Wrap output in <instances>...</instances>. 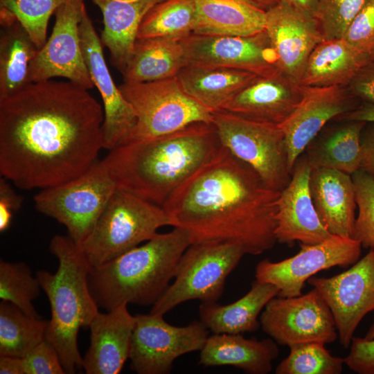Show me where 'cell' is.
Returning a JSON list of instances; mask_svg holds the SVG:
<instances>
[{
	"instance_id": "obj_1",
	"label": "cell",
	"mask_w": 374,
	"mask_h": 374,
	"mask_svg": "<svg viewBox=\"0 0 374 374\" xmlns=\"http://www.w3.org/2000/svg\"><path fill=\"white\" fill-rule=\"evenodd\" d=\"M104 112L71 81L32 82L0 100V173L25 190L44 189L88 170L103 148Z\"/></svg>"
},
{
	"instance_id": "obj_2",
	"label": "cell",
	"mask_w": 374,
	"mask_h": 374,
	"mask_svg": "<svg viewBox=\"0 0 374 374\" xmlns=\"http://www.w3.org/2000/svg\"><path fill=\"white\" fill-rule=\"evenodd\" d=\"M280 193L221 145L162 208L171 226L183 230L190 244L231 242L240 245L246 254L259 255L276 242Z\"/></svg>"
},
{
	"instance_id": "obj_3",
	"label": "cell",
	"mask_w": 374,
	"mask_h": 374,
	"mask_svg": "<svg viewBox=\"0 0 374 374\" xmlns=\"http://www.w3.org/2000/svg\"><path fill=\"white\" fill-rule=\"evenodd\" d=\"M221 146L212 123H195L152 139L122 144L103 159L118 188L162 206Z\"/></svg>"
},
{
	"instance_id": "obj_4",
	"label": "cell",
	"mask_w": 374,
	"mask_h": 374,
	"mask_svg": "<svg viewBox=\"0 0 374 374\" xmlns=\"http://www.w3.org/2000/svg\"><path fill=\"white\" fill-rule=\"evenodd\" d=\"M190 245L187 234L174 227L114 259L91 267L89 287L98 307L154 305L175 277L179 261Z\"/></svg>"
},
{
	"instance_id": "obj_5",
	"label": "cell",
	"mask_w": 374,
	"mask_h": 374,
	"mask_svg": "<svg viewBox=\"0 0 374 374\" xmlns=\"http://www.w3.org/2000/svg\"><path fill=\"white\" fill-rule=\"evenodd\" d=\"M49 250L57 260V270L36 273L51 306L46 340L57 350L66 373L73 374L82 368L79 330L89 328L99 312L89 287L91 267L80 246L69 235L53 236Z\"/></svg>"
},
{
	"instance_id": "obj_6",
	"label": "cell",
	"mask_w": 374,
	"mask_h": 374,
	"mask_svg": "<svg viewBox=\"0 0 374 374\" xmlns=\"http://www.w3.org/2000/svg\"><path fill=\"white\" fill-rule=\"evenodd\" d=\"M171 226L162 206L118 188L80 245L91 267L109 262Z\"/></svg>"
},
{
	"instance_id": "obj_7",
	"label": "cell",
	"mask_w": 374,
	"mask_h": 374,
	"mask_svg": "<svg viewBox=\"0 0 374 374\" xmlns=\"http://www.w3.org/2000/svg\"><path fill=\"white\" fill-rule=\"evenodd\" d=\"M118 87L136 116L134 127L120 145L157 138L195 123H212L213 112L186 93L176 76L123 82Z\"/></svg>"
},
{
	"instance_id": "obj_8",
	"label": "cell",
	"mask_w": 374,
	"mask_h": 374,
	"mask_svg": "<svg viewBox=\"0 0 374 374\" xmlns=\"http://www.w3.org/2000/svg\"><path fill=\"white\" fill-rule=\"evenodd\" d=\"M117 189L105 162L97 160L80 175L42 189L34 202L39 212L63 224L68 235L80 245Z\"/></svg>"
},
{
	"instance_id": "obj_9",
	"label": "cell",
	"mask_w": 374,
	"mask_h": 374,
	"mask_svg": "<svg viewBox=\"0 0 374 374\" xmlns=\"http://www.w3.org/2000/svg\"><path fill=\"white\" fill-rule=\"evenodd\" d=\"M221 145L250 166L270 188L281 191L292 178L284 132L279 125L213 112Z\"/></svg>"
},
{
	"instance_id": "obj_10",
	"label": "cell",
	"mask_w": 374,
	"mask_h": 374,
	"mask_svg": "<svg viewBox=\"0 0 374 374\" xmlns=\"http://www.w3.org/2000/svg\"><path fill=\"white\" fill-rule=\"evenodd\" d=\"M244 254L240 245L231 242L190 244L179 261L174 282L153 305L150 313L164 315L190 300L217 301L226 278Z\"/></svg>"
},
{
	"instance_id": "obj_11",
	"label": "cell",
	"mask_w": 374,
	"mask_h": 374,
	"mask_svg": "<svg viewBox=\"0 0 374 374\" xmlns=\"http://www.w3.org/2000/svg\"><path fill=\"white\" fill-rule=\"evenodd\" d=\"M163 316H136L129 359L131 368L139 374L169 373L177 358L200 351L208 337L209 330L200 321L176 326Z\"/></svg>"
},
{
	"instance_id": "obj_12",
	"label": "cell",
	"mask_w": 374,
	"mask_h": 374,
	"mask_svg": "<svg viewBox=\"0 0 374 374\" xmlns=\"http://www.w3.org/2000/svg\"><path fill=\"white\" fill-rule=\"evenodd\" d=\"M277 296L266 304L259 321L264 332L278 344H326L337 339L332 313L316 288L297 296Z\"/></svg>"
},
{
	"instance_id": "obj_13",
	"label": "cell",
	"mask_w": 374,
	"mask_h": 374,
	"mask_svg": "<svg viewBox=\"0 0 374 374\" xmlns=\"http://www.w3.org/2000/svg\"><path fill=\"white\" fill-rule=\"evenodd\" d=\"M362 247L353 238L335 235L317 244L300 243L299 252L292 257L278 262L260 261L255 269V278L276 286L278 296H300L305 282L317 273L355 264L359 259Z\"/></svg>"
},
{
	"instance_id": "obj_14",
	"label": "cell",
	"mask_w": 374,
	"mask_h": 374,
	"mask_svg": "<svg viewBox=\"0 0 374 374\" xmlns=\"http://www.w3.org/2000/svg\"><path fill=\"white\" fill-rule=\"evenodd\" d=\"M85 8L84 0H67L57 8L52 33L30 64L29 83L61 77L87 89L95 86L80 45L79 26Z\"/></svg>"
},
{
	"instance_id": "obj_15",
	"label": "cell",
	"mask_w": 374,
	"mask_h": 374,
	"mask_svg": "<svg viewBox=\"0 0 374 374\" xmlns=\"http://www.w3.org/2000/svg\"><path fill=\"white\" fill-rule=\"evenodd\" d=\"M308 283L329 306L341 345L349 347L359 323L374 311V248L348 270L331 277L313 276Z\"/></svg>"
},
{
	"instance_id": "obj_16",
	"label": "cell",
	"mask_w": 374,
	"mask_h": 374,
	"mask_svg": "<svg viewBox=\"0 0 374 374\" xmlns=\"http://www.w3.org/2000/svg\"><path fill=\"white\" fill-rule=\"evenodd\" d=\"M181 42L187 63L226 66L257 75L279 71L276 54L265 30L247 36L192 33Z\"/></svg>"
},
{
	"instance_id": "obj_17",
	"label": "cell",
	"mask_w": 374,
	"mask_h": 374,
	"mask_svg": "<svg viewBox=\"0 0 374 374\" xmlns=\"http://www.w3.org/2000/svg\"><path fill=\"white\" fill-rule=\"evenodd\" d=\"M79 32L86 65L103 100V148L111 150L128 136L136 123L135 113L111 75L105 62L103 45L86 8L80 23Z\"/></svg>"
},
{
	"instance_id": "obj_18",
	"label": "cell",
	"mask_w": 374,
	"mask_h": 374,
	"mask_svg": "<svg viewBox=\"0 0 374 374\" xmlns=\"http://www.w3.org/2000/svg\"><path fill=\"white\" fill-rule=\"evenodd\" d=\"M265 31L278 70L299 83L311 53L325 40L317 19L288 1L280 0L266 10Z\"/></svg>"
},
{
	"instance_id": "obj_19",
	"label": "cell",
	"mask_w": 374,
	"mask_h": 374,
	"mask_svg": "<svg viewBox=\"0 0 374 374\" xmlns=\"http://www.w3.org/2000/svg\"><path fill=\"white\" fill-rule=\"evenodd\" d=\"M301 87L300 103L290 117L279 125L285 134L292 172L297 159L328 121L361 104L344 87Z\"/></svg>"
},
{
	"instance_id": "obj_20",
	"label": "cell",
	"mask_w": 374,
	"mask_h": 374,
	"mask_svg": "<svg viewBox=\"0 0 374 374\" xmlns=\"http://www.w3.org/2000/svg\"><path fill=\"white\" fill-rule=\"evenodd\" d=\"M311 170L306 154H302L294 163L290 181L280 193L274 235L280 244H313L333 235L321 223L313 204L310 190Z\"/></svg>"
},
{
	"instance_id": "obj_21",
	"label": "cell",
	"mask_w": 374,
	"mask_h": 374,
	"mask_svg": "<svg viewBox=\"0 0 374 374\" xmlns=\"http://www.w3.org/2000/svg\"><path fill=\"white\" fill-rule=\"evenodd\" d=\"M301 98V85L277 71L256 76L222 109L247 118L280 125L293 113Z\"/></svg>"
},
{
	"instance_id": "obj_22",
	"label": "cell",
	"mask_w": 374,
	"mask_h": 374,
	"mask_svg": "<svg viewBox=\"0 0 374 374\" xmlns=\"http://www.w3.org/2000/svg\"><path fill=\"white\" fill-rule=\"evenodd\" d=\"M122 305L96 314L91 322L90 345L82 357L87 374L119 373L129 358L136 316Z\"/></svg>"
},
{
	"instance_id": "obj_23",
	"label": "cell",
	"mask_w": 374,
	"mask_h": 374,
	"mask_svg": "<svg viewBox=\"0 0 374 374\" xmlns=\"http://www.w3.org/2000/svg\"><path fill=\"white\" fill-rule=\"evenodd\" d=\"M310 190L317 215L332 235L353 238L357 204L352 176L328 168H312Z\"/></svg>"
},
{
	"instance_id": "obj_24",
	"label": "cell",
	"mask_w": 374,
	"mask_h": 374,
	"mask_svg": "<svg viewBox=\"0 0 374 374\" xmlns=\"http://www.w3.org/2000/svg\"><path fill=\"white\" fill-rule=\"evenodd\" d=\"M279 355L278 344L270 338L247 339L241 334H213L200 350L202 366H234L250 374H267Z\"/></svg>"
},
{
	"instance_id": "obj_25",
	"label": "cell",
	"mask_w": 374,
	"mask_h": 374,
	"mask_svg": "<svg viewBox=\"0 0 374 374\" xmlns=\"http://www.w3.org/2000/svg\"><path fill=\"white\" fill-rule=\"evenodd\" d=\"M91 1L102 12L101 42L109 51L112 65L122 73L132 53L144 17L163 0Z\"/></svg>"
},
{
	"instance_id": "obj_26",
	"label": "cell",
	"mask_w": 374,
	"mask_h": 374,
	"mask_svg": "<svg viewBox=\"0 0 374 374\" xmlns=\"http://www.w3.org/2000/svg\"><path fill=\"white\" fill-rule=\"evenodd\" d=\"M257 75L217 65L187 63L177 75L186 93L210 109L224 106Z\"/></svg>"
},
{
	"instance_id": "obj_27",
	"label": "cell",
	"mask_w": 374,
	"mask_h": 374,
	"mask_svg": "<svg viewBox=\"0 0 374 374\" xmlns=\"http://www.w3.org/2000/svg\"><path fill=\"white\" fill-rule=\"evenodd\" d=\"M278 288L254 280L250 290L233 303L221 305L202 302L199 321L213 334H242L255 332L260 326L258 318L266 304L277 296Z\"/></svg>"
},
{
	"instance_id": "obj_28",
	"label": "cell",
	"mask_w": 374,
	"mask_h": 374,
	"mask_svg": "<svg viewBox=\"0 0 374 374\" xmlns=\"http://www.w3.org/2000/svg\"><path fill=\"white\" fill-rule=\"evenodd\" d=\"M195 34L247 36L265 30L266 10L251 0H194Z\"/></svg>"
},
{
	"instance_id": "obj_29",
	"label": "cell",
	"mask_w": 374,
	"mask_h": 374,
	"mask_svg": "<svg viewBox=\"0 0 374 374\" xmlns=\"http://www.w3.org/2000/svg\"><path fill=\"white\" fill-rule=\"evenodd\" d=\"M368 57L353 49L342 38L323 40L311 53L299 84L305 87H346Z\"/></svg>"
},
{
	"instance_id": "obj_30",
	"label": "cell",
	"mask_w": 374,
	"mask_h": 374,
	"mask_svg": "<svg viewBox=\"0 0 374 374\" xmlns=\"http://www.w3.org/2000/svg\"><path fill=\"white\" fill-rule=\"evenodd\" d=\"M187 64L181 42L163 37L136 39L121 73L124 83H141L177 76Z\"/></svg>"
},
{
	"instance_id": "obj_31",
	"label": "cell",
	"mask_w": 374,
	"mask_h": 374,
	"mask_svg": "<svg viewBox=\"0 0 374 374\" xmlns=\"http://www.w3.org/2000/svg\"><path fill=\"white\" fill-rule=\"evenodd\" d=\"M366 124L348 121L321 138L314 139L305 150L312 168L334 169L350 175L359 170L361 136Z\"/></svg>"
},
{
	"instance_id": "obj_32",
	"label": "cell",
	"mask_w": 374,
	"mask_h": 374,
	"mask_svg": "<svg viewBox=\"0 0 374 374\" xmlns=\"http://www.w3.org/2000/svg\"><path fill=\"white\" fill-rule=\"evenodd\" d=\"M39 50L18 21L3 27L0 37V100L30 84V66Z\"/></svg>"
},
{
	"instance_id": "obj_33",
	"label": "cell",
	"mask_w": 374,
	"mask_h": 374,
	"mask_svg": "<svg viewBox=\"0 0 374 374\" xmlns=\"http://www.w3.org/2000/svg\"><path fill=\"white\" fill-rule=\"evenodd\" d=\"M48 321L30 317L14 304L0 303V356L24 357L46 339Z\"/></svg>"
},
{
	"instance_id": "obj_34",
	"label": "cell",
	"mask_w": 374,
	"mask_h": 374,
	"mask_svg": "<svg viewBox=\"0 0 374 374\" xmlns=\"http://www.w3.org/2000/svg\"><path fill=\"white\" fill-rule=\"evenodd\" d=\"M196 20L194 0H163L144 17L137 39L163 37L181 42L193 33Z\"/></svg>"
},
{
	"instance_id": "obj_35",
	"label": "cell",
	"mask_w": 374,
	"mask_h": 374,
	"mask_svg": "<svg viewBox=\"0 0 374 374\" xmlns=\"http://www.w3.org/2000/svg\"><path fill=\"white\" fill-rule=\"evenodd\" d=\"M67 0H0V24L8 26L18 21L39 48L47 40L49 19Z\"/></svg>"
},
{
	"instance_id": "obj_36",
	"label": "cell",
	"mask_w": 374,
	"mask_h": 374,
	"mask_svg": "<svg viewBox=\"0 0 374 374\" xmlns=\"http://www.w3.org/2000/svg\"><path fill=\"white\" fill-rule=\"evenodd\" d=\"M42 287L37 276L23 262L0 261V299L18 307L26 314L40 318L33 306V301L40 294Z\"/></svg>"
},
{
	"instance_id": "obj_37",
	"label": "cell",
	"mask_w": 374,
	"mask_h": 374,
	"mask_svg": "<svg viewBox=\"0 0 374 374\" xmlns=\"http://www.w3.org/2000/svg\"><path fill=\"white\" fill-rule=\"evenodd\" d=\"M289 355L275 370L276 374H339L344 358L332 356L320 342L291 345Z\"/></svg>"
},
{
	"instance_id": "obj_38",
	"label": "cell",
	"mask_w": 374,
	"mask_h": 374,
	"mask_svg": "<svg viewBox=\"0 0 374 374\" xmlns=\"http://www.w3.org/2000/svg\"><path fill=\"white\" fill-rule=\"evenodd\" d=\"M355 201L358 213L353 238L365 249L374 248V176L359 169L353 173Z\"/></svg>"
},
{
	"instance_id": "obj_39",
	"label": "cell",
	"mask_w": 374,
	"mask_h": 374,
	"mask_svg": "<svg viewBox=\"0 0 374 374\" xmlns=\"http://www.w3.org/2000/svg\"><path fill=\"white\" fill-rule=\"evenodd\" d=\"M366 0H318L314 17L325 40L342 38Z\"/></svg>"
},
{
	"instance_id": "obj_40",
	"label": "cell",
	"mask_w": 374,
	"mask_h": 374,
	"mask_svg": "<svg viewBox=\"0 0 374 374\" xmlns=\"http://www.w3.org/2000/svg\"><path fill=\"white\" fill-rule=\"evenodd\" d=\"M342 39L356 52L367 56L374 44V0H366Z\"/></svg>"
},
{
	"instance_id": "obj_41",
	"label": "cell",
	"mask_w": 374,
	"mask_h": 374,
	"mask_svg": "<svg viewBox=\"0 0 374 374\" xmlns=\"http://www.w3.org/2000/svg\"><path fill=\"white\" fill-rule=\"evenodd\" d=\"M24 374H64L55 348L46 339L22 357Z\"/></svg>"
},
{
	"instance_id": "obj_42",
	"label": "cell",
	"mask_w": 374,
	"mask_h": 374,
	"mask_svg": "<svg viewBox=\"0 0 374 374\" xmlns=\"http://www.w3.org/2000/svg\"><path fill=\"white\" fill-rule=\"evenodd\" d=\"M351 371L359 374H374V339L353 337L350 352L344 358Z\"/></svg>"
},
{
	"instance_id": "obj_43",
	"label": "cell",
	"mask_w": 374,
	"mask_h": 374,
	"mask_svg": "<svg viewBox=\"0 0 374 374\" xmlns=\"http://www.w3.org/2000/svg\"><path fill=\"white\" fill-rule=\"evenodd\" d=\"M346 88L360 102L374 105V64L362 66Z\"/></svg>"
},
{
	"instance_id": "obj_44",
	"label": "cell",
	"mask_w": 374,
	"mask_h": 374,
	"mask_svg": "<svg viewBox=\"0 0 374 374\" xmlns=\"http://www.w3.org/2000/svg\"><path fill=\"white\" fill-rule=\"evenodd\" d=\"M23 197L17 195L7 179H0V231H6L10 226L12 211H18L22 204Z\"/></svg>"
},
{
	"instance_id": "obj_45",
	"label": "cell",
	"mask_w": 374,
	"mask_h": 374,
	"mask_svg": "<svg viewBox=\"0 0 374 374\" xmlns=\"http://www.w3.org/2000/svg\"><path fill=\"white\" fill-rule=\"evenodd\" d=\"M370 123L362 133L360 169L374 176V123Z\"/></svg>"
},
{
	"instance_id": "obj_46",
	"label": "cell",
	"mask_w": 374,
	"mask_h": 374,
	"mask_svg": "<svg viewBox=\"0 0 374 374\" xmlns=\"http://www.w3.org/2000/svg\"><path fill=\"white\" fill-rule=\"evenodd\" d=\"M336 119L346 121L374 123V105L362 103L355 109L339 116Z\"/></svg>"
},
{
	"instance_id": "obj_47",
	"label": "cell",
	"mask_w": 374,
	"mask_h": 374,
	"mask_svg": "<svg viewBox=\"0 0 374 374\" xmlns=\"http://www.w3.org/2000/svg\"><path fill=\"white\" fill-rule=\"evenodd\" d=\"M1 374H24L22 358L14 356H0Z\"/></svg>"
},
{
	"instance_id": "obj_48",
	"label": "cell",
	"mask_w": 374,
	"mask_h": 374,
	"mask_svg": "<svg viewBox=\"0 0 374 374\" xmlns=\"http://www.w3.org/2000/svg\"><path fill=\"white\" fill-rule=\"evenodd\" d=\"M301 11L314 17L318 0H287Z\"/></svg>"
},
{
	"instance_id": "obj_49",
	"label": "cell",
	"mask_w": 374,
	"mask_h": 374,
	"mask_svg": "<svg viewBox=\"0 0 374 374\" xmlns=\"http://www.w3.org/2000/svg\"><path fill=\"white\" fill-rule=\"evenodd\" d=\"M265 10L277 4L280 0H251Z\"/></svg>"
},
{
	"instance_id": "obj_50",
	"label": "cell",
	"mask_w": 374,
	"mask_h": 374,
	"mask_svg": "<svg viewBox=\"0 0 374 374\" xmlns=\"http://www.w3.org/2000/svg\"><path fill=\"white\" fill-rule=\"evenodd\" d=\"M367 57L369 63L374 64V44L368 52Z\"/></svg>"
},
{
	"instance_id": "obj_51",
	"label": "cell",
	"mask_w": 374,
	"mask_h": 374,
	"mask_svg": "<svg viewBox=\"0 0 374 374\" xmlns=\"http://www.w3.org/2000/svg\"><path fill=\"white\" fill-rule=\"evenodd\" d=\"M366 339H374V323L370 327L366 337Z\"/></svg>"
}]
</instances>
